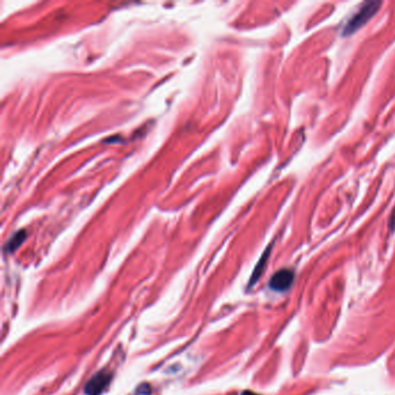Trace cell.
I'll return each mask as SVG.
<instances>
[{
  "label": "cell",
  "instance_id": "1",
  "mask_svg": "<svg viewBox=\"0 0 395 395\" xmlns=\"http://www.w3.org/2000/svg\"><path fill=\"white\" fill-rule=\"evenodd\" d=\"M380 5L381 3H377V2H369L363 4L361 9H359L356 13L349 19V21L346 22V25L343 27L342 35L346 36L358 30L359 28H361L363 25H365V23L377 13Z\"/></svg>",
  "mask_w": 395,
  "mask_h": 395
},
{
  "label": "cell",
  "instance_id": "2",
  "mask_svg": "<svg viewBox=\"0 0 395 395\" xmlns=\"http://www.w3.org/2000/svg\"><path fill=\"white\" fill-rule=\"evenodd\" d=\"M111 374L107 372L106 370L100 371L92 377L89 382L85 386V394L86 395H101L108 385L110 384Z\"/></svg>",
  "mask_w": 395,
  "mask_h": 395
},
{
  "label": "cell",
  "instance_id": "3",
  "mask_svg": "<svg viewBox=\"0 0 395 395\" xmlns=\"http://www.w3.org/2000/svg\"><path fill=\"white\" fill-rule=\"evenodd\" d=\"M294 279V273L291 269L278 270L273 277L270 278L269 286L271 290L276 292H285L291 287Z\"/></svg>",
  "mask_w": 395,
  "mask_h": 395
},
{
  "label": "cell",
  "instance_id": "4",
  "mask_svg": "<svg viewBox=\"0 0 395 395\" xmlns=\"http://www.w3.org/2000/svg\"><path fill=\"white\" fill-rule=\"evenodd\" d=\"M270 249H271V247H268V248H267V250L265 251V253H263L262 257L260 258V261L257 262L256 267H255V269H254V271H253V275H251V278L249 279V287H250V286H253V285L255 284V283L257 282V279L261 277V275H262V273H263V270H265V268H266L267 262H268L269 254H270Z\"/></svg>",
  "mask_w": 395,
  "mask_h": 395
},
{
  "label": "cell",
  "instance_id": "5",
  "mask_svg": "<svg viewBox=\"0 0 395 395\" xmlns=\"http://www.w3.org/2000/svg\"><path fill=\"white\" fill-rule=\"evenodd\" d=\"M27 234L25 231H19V232L15 233L13 237H12L9 241H7L6 246H5V250L7 253H13V251L17 250L20 246L22 245L23 241L26 240Z\"/></svg>",
  "mask_w": 395,
  "mask_h": 395
},
{
  "label": "cell",
  "instance_id": "6",
  "mask_svg": "<svg viewBox=\"0 0 395 395\" xmlns=\"http://www.w3.org/2000/svg\"><path fill=\"white\" fill-rule=\"evenodd\" d=\"M390 226H392V229H393V227H394V230H395V211H394V212H393V214H392V218H390Z\"/></svg>",
  "mask_w": 395,
  "mask_h": 395
},
{
  "label": "cell",
  "instance_id": "7",
  "mask_svg": "<svg viewBox=\"0 0 395 395\" xmlns=\"http://www.w3.org/2000/svg\"><path fill=\"white\" fill-rule=\"evenodd\" d=\"M241 395H257L256 393H253V392H249V390H245Z\"/></svg>",
  "mask_w": 395,
  "mask_h": 395
}]
</instances>
